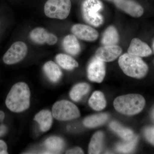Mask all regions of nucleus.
Returning <instances> with one entry per match:
<instances>
[{"instance_id": "nucleus-22", "label": "nucleus", "mask_w": 154, "mask_h": 154, "mask_svg": "<svg viewBox=\"0 0 154 154\" xmlns=\"http://www.w3.org/2000/svg\"><path fill=\"white\" fill-rule=\"evenodd\" d=\"M90 87L87 83H82L75 85L70 92V96L75 102L80 101L84 95L90 91Z\"/></svg>"}, {"instance_id": "nucleus-31", "label": "nucleus", "mask_w": 154, "mask_h": 154, "mask_svg": "<svg viewBox=\"0 0 154 154\" xmlns=\"http://www.w3.org/2000/svg\"><path fill=\"white\" fill-rule=\"evenodd\" d=\"M153 49H154V41L153 42Z\"/></svg>"}, {"instance_id": "nucleus-13", "label": "nucleus", "mask_w": 154, "mask_h": 154, "mask_svg": "<svg viewBox=\"0 0 154 154\" xmlns=\"http://www.w3.org/2000/svg\"><path fill=\"white\" fill-rule=\"evenodd\" d=\"M52 113L47 110H42L35 116L34 120L38 122L42 132H46L50 129L52 124Z\"/></svg>"}, {"instance_id": "nucleus-2", "label": "nucleus", "mask_w": 154, "mask_h": 154, "mask_svg": "<svg viewBox=\"0 0 154 154\" xmlns=\"http://www.w3.org/2000/svg\"><path fill=\"white\" fill-rule=\"evenodd\" d=\"M119 66L128 76L142 79L148 71V67L140 57L128 53L125 54L119 60Z\"/></svg>"}, {"instance_id": "nucleus-1", "label": "nucleus", "mask_w": 154, "mask_h": 154, "mask_svg": "<svg viewBox=\"0 0 154 154\" xmlns=\"http://www.w3.org/2000/svg\"><path fill=\"white\" fill-rule=\"evenodd\" d=\"M30 91L26 83L19 82L14 85L6 99L7 107L13 112L20 113L27 110L30 105Z\"/></svg>"}, {"instance_id": "nucleus-7", "label": "nucleus", "mask_w": 154, "mask_h": 154, "mask_svg": "<svg viewBox=\"0 0 154 154\" xmlns=\"http://www.w3.org/2000/svg\"><path fill=\"white\" fill-rule=\"evenodd\" d=\"M28 48L24 42H16L12 45L3 56L4 62L7 65H13L22 60L27 54Z\"/></svg>"}, {"instance_id": "nucleus-4", "label": "nucleus", "mask_w": 154, "mask_h": 154, "mask_svg": "<svg viewBox=\"0 0 154 154\" xmlns=\"http://www.w3.org/2000/svg\"><path fill=\"white\" fill-rule=\"evenodd\" d=\"M102 8V3L99 0H85L82 6L84 19L95 27L100 26L103 22V17L99 13Z\"/></svg>"}, {"instance_id": "nucleus-21", "label": "nucleus", "mask_w": 154, "mask_h": 154, "mask_svg": "<svg viewBox=\"0 0 154 154\" xmlns=\"http://www.w3.org/2000/svg\"><path fill=\"white\" fill-rule=\"evenodd\" d=\"M103 134L101 131L96 133L92 137L89 144V154H99L102 150Z\"/></svg>"}, {"instance_id": "nucleus-8", "label": "nucleus", "mask_w": 154, "mask_h": 154, "mask_svg": "<svg viewBox=\"0 0 154 154\" xmlns=\"http://www.w3.org/2000/svg\"><path fill=\"white\" fill-rule=\"evenodd\" d=\"M88 77L92 82H102L105 78V67L104 62L95 57L88 67Z\"/></svg>"}, {"instance_id": "nucleus-3", "label": "nucleus", "mask_w": 154, "mask_h": 154, "mask_svg": "<svg viewBox=\"0 0 154 154\" xmlns=\"http://www.w3.org/2000/svg\"><path fill=\"white\" fill-rule=\"evenodd\" d=\"M145 103L143 96L139 94H132L117 97L113 102V105L119 113L133 115L141 111Z\"/></svg>"}, {"instance_id": "nucleus-17", "label": "nucleus", "mask_w": 154, "mask_h": 154, "mask_svg": "<svg viewBox=\"0 0 154 154\" xmlns=\"http://www.w3.org/2000/svg\"><path fill=\"white\" fill-rule=\"evenodd\" d=\"M89 104L90 107L94 110L99 111L103 110L106 106L104 94L100 91L94 92L89 99Z\"/></svg>"}, {"instance_id": "nucleus-28", "label": "nucleus", "mask_w": 154, "mask_h": 154, "mask_svg": "<svg viewBox=\"0 0 154 154\" xmlns=\"http://www.w3.org/2000/svg\"><path fill=\"white\" fill-rule=\"evenodd\" d=\"M57 37L53 33H49L46 43L49 45H54L57 43Z\"/></svg>"}, {"instance_id": "nucleus-20", "label": "nucleus", "mask_w": 154, "mask_h": 154, "mask_svg": "<svg viewBox=\"0 0 154 154\" xmlns=\"http://www.w3.org/2000/svg\"><path fill=\"white\" fill-rule=\"evenodd\" d=\"M119 39L117 30L113 26L108 27L103 34L102 42L105 45H113L118 43Z\"/></svg>"}, {"instance_id": "nucleus-5", "label": "nucleus", "mask_w": 154, "mask_h": 154, "mask_svg": "<svg viewBox=\"0 0 154 154\" xmlns=\"http://www.w3.org/2000/svg\"><path fill=\"white\" fill-rule=\"evenodd\" d=\"M71 8L70 0H48L45 5L44 12L49 18L64 19L68 17Z\"/></svg>"}, {"instance_id": "nucleus-12", "label": "nucleus", "mask_w": 154, "mask_h": 154, "mask_svg": "<svg viewBox=\"0 0 154 154\" xmlns=\"http://www.w3.org/2000/svg\"><path fill=\"white\" fill-rule=\"evenodd\" d=\"M128 53L140 57H145L151 55L152 51L146 43L139 38H134L131 40L128 49Z\"/></svg>"}, {"instance_id": "nucleus-30", "label": "nucleus", "mask_w": 154, "mask_h": 154, "mask_svg": "<svg viewBox=\"0 0 154 154\" xmlns=\"http://www.w3.org/2000/svg\"><path fill=\"white\" fill-rule=\"evenodd\" d=\"M84 152L79 147H75L70 149L66 152V154H84Z\"/></svg>"}, {"instance_id": "nucleus-24", "label": "nucleus", "mask_w": 154, "mask_h": 154, "mask_svg": "<svg viewBox=\"0 0 154 154\" xmlns=\"http://www.w3.org/2000/svg\"><path fill=\"white\" fill-rule=\"evenodd\" d=\"M49 33L42 28L33 29L30 33V38L35 43L43 44L47 42Z\"/></svg>"}, {"instance_id": "nucleus-15", "label": "nucleus", "mask_w": 154, "mask_h": 154, "mask_svg": "<svg viewBox=\"0 0 154 154\" xmlns=\"http://www.w3.org/2000/svg\"><path fill=\"white\" fill-rule=\"evenodd\" d=\"M64 49L68 53L75 55L80 52V45L77 37L74 35H69L64 38Z\"/></svg>"}, {"instance_id": "nucleus-11", "label": "nucleus", "mask_w": 154, "mask_h": 154, "mask_svg": "<svg viewBox=\"0 0 154 154\" xmlns=\"http://www.w3.org/2000/svg\"><path fill=\"white\" fill-rule=\"evenodd\" d=\"M122 50L116 45H105L96 51V57L104 62L115 60L121 54Z\"/></svg>"}, {"instance_id": "nucleus-10", "label": "nucleus", "mask_w": 154, "mask_h": 154, "mask_svg": "<svg viewBox=\"0 0 154 154\" xmlns=\"http://www.w3.org/2000/svg\"><path fill=\"white\" fill-rule=\"evenodd\" d=\"M72 32L77 38L88 41H94L98 38L99 33L90 26L83 24H75L72 28Z\"/></svg>"}, {"instance_id": "nucleus-14", "label": "nucleus", "mask_w": 154, "mask_h": 154, "mask_svg": "<svg viewBox=\"0 0 154 154\" xmlns=\"http://www.w3.org/2000/svg\"><path fill=\"white\" fill-rule=\"evenodd\" d=\"M43 70L48 79L53 82H57L62 75L59 67L52 61H49L45 64Z\"/></svg>"}, {"instance_id": "nucleus-29", "label": "nucleus", "mask_w": 154, "mask_h": 154, "mask_svg": "<svg viewBox=\"0 0 154 154\" xmlns=\"http://www.w3.org/2000/svg\"><path fill=\"white\" fill-rule=\"evenodd\" d=\"M8 154V146L4 141L0 140V154Z\"/></svg>"}, {"instance_id": "nucleus-6", "label": "nucleus", "mask_w": 154, "mask_h": 154, "mask_svg": "<svg viewBox=\"0 0 154 154\" xmlns=\"http://www.w3.org/2000/svg\"><path fill=\"white\" fill-rule=\"evenodd\" d=\"M53 116L60 121H67L80 116L79 110L73 103L66 100L56 102L52 107Z\"/></svg>"}, {"instance_id": "nucleus-32", "label": "nucleus", "mask_w": 154, "mask_h": 154, "mask_svg": "<svg viewBox=\"0 0 154 154\" xmlns=\"http://www.w3.org/2000/svg\"><path fill=\"white\" fill-rule=\"evenodd\" d=\"M107 1H112V2H113V1H114V0H107Z\"/></svg>"}, {"instance_id": "nucleus-23", "label": "nucleus", "mask_w": 154, "mask_h": 154, "mask_svg": "<svg viewBox=\"0 0 154 154\" xmlns=\"http://www.w3.org/2000/svg\"><path fill=\"white\" fill-rule=\"evenodd\" d=\"M110 126L111 129L125 140H130L134 136L131 130L122 126L121 125L116 122H111Z\"/></svg>"}, {"instance_id": "nucleus-9", "label": "nucleus", "mask_w": 154, "mask_h": 154, "mask_svg": "<svg viewBox=\"0 0 154 154\" xmlns=\"http://www.w3.org/2000/svg\"><path fill=\"white\" fill-rule=\"evenodd\" d=\"M115 5L127 14L134 17H140L143 14V9L134 0H114Z\"/></svg>"}, {"instance_id": "nucleus-19", "label": "nucleus", "mask_w": 154, "mask_h": 154, "mask_svg": "<svg viewBox=\"0 0 154 154\" xmlns=\"http://www.w3.org/2000/svg\"><path fill=\"white\" fill-rule=\"evenodd\" d=\"M55 58L57 63L65 69L72 70L79 66L76 61L67 54H59L57 55Z\"/></svg>"}, {"instance_id": "nucleus-16", "label": "nucleus", "mask_w": 154, "mask_h": 154, "mask_svg": "<svg viewBox=\"0 0 154 154\" xmlns=\"http://www.w3.org/2000/svg\"><path fill=\"white\" fill-rule=\"evenodd\" d=\"M45 146L51 154L59 153L64 146L62 139L58 137H51L47 138L44 143Z\"/></svg>"}, {"instance_id": "nucleus-25", "label": "nucleus", "mask_w": 154, "mask_h": 154, "mask_svg": "<svg viewBox=\"0 0 154 154\" xmlns=\"http://www.w3.org/2000/svg\"><path fill=\"white\" fill-rule=\"evenodd\" d=\"M138 137L134 136L132 139L129 140H125L124 143L119 144L116 146L117 151L121 153H128L134 149L137 143Z\"/></svg>"}, {"instance_id": "nucleus-18", "label": "nucleus", "mask_w": 154, "mask_h": 154, "mask_svg": "<svg viewBox=\"0 0 154 154\" xmlns=\"http://www.w3.org/2000/svg\"><path fill=\"white\" fill-rule=\"evenodd\" d=\"M108 118L107 114L105 113L91 115L84 119L83 124L88 128L96 127L105 123Z\"/></svg>"}, {"instance_id": "nucleus-27", "label": "nucleus", "mask_w": 154, "mask_h": 154, "mask_svg": "<svg viewBox=\"0 0 154 154\" xmlns=\"http://www.w3.org/2000/svg\"><path fill=\"white\" fill-rule=\"evenodd\" d=\"M5 118V113L0 110V137L6 134L8 131L7 127L3 124V122Z\"/></svg>"}, {"instance_id": "nucleus-26", "label": "nucleus", "mask_w": 154, "mask_h": 154, "mask_svg": "<svg viewBox=\"0 0 154 154\" xmlns=\"http://www.w3.org/2000/svg\"><path fill=\"white\" fill-rule=\"evenodd\" d=\"M144 135L149 142L154 145V127H150L146 128L144 131Z\"/></svg>"}]
</instances>
